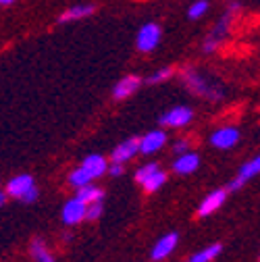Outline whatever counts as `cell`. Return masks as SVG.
<instances>
[{
	"label": "cell",
	"instance_id": "26",
	"mask_svg": "<svg viewBox=\"0 0 260 262\" xmlns=\"http://www.w3.org/2000/svg\"><path fill=\"white\" fill-rule=\"evenodd\" d=\"M38 193H40V191H38V187L34 185V187H31V189H29V191L23 195V202H34V200L38 198Z\"/></svg>",
	"mask_w": 260,
	"mask_h": 262
},
{
	"label": "cell",
	"instance_id": "16",
	"mask_svg": "<svg viewBox=\"0 0 260 262\" xmlns=\"http://www.w3.org/2000/svg\"><path fill=\"white\" fill-rule=\"evenodd\" d=\"M94 5H77V7H71V9H67L60 17H58V21L60 23H67V21H77V19H83V17H90L92 13H94Z\"/></svg>",
	"mask_w": 260,
	"mask_h": 262
},
{
	"label": "cell",
	"instance_id": "19",
	"mask_svg": "<svg viewBox=\"0 0 260 262\" xmlns=\"http://www.w3.org/2000/svg\"><path fill=\"white\" fill-rule=\"evenodd\" d=\"M92 175L83 169V167H79V169H75L71 175H69V183L73 185V187H81V185H88V183H92Z\"/></svg>",
	"mask_w": 260,
	"mask_h": 262
},
{
	"label": "cell",
	"instance_id": "30",
	"mask_svg": "<svg viewBox=\"0 0 260 262\" xmlns=\"http://www.w3.org/2000/svg\"><path fill=\"white\" fill-rule=\"evenodd\" d=\"M15 0H0V5H13Z\"/></svg>",
	"mask_w": 260,
	"mask_h": 262
},
{
	"label": "cell",
	"instance_id": "8",
	"mask_svg": "<svg viewBox=\"0 0 260 262\" xmlns=\"http://www.w3.org/2000/svg\"><path fill=\"white\" fill-rule=\"evenodd\" d=\"M167 142V136H165V131H150V134H146L142 140H140V152L142 154H154L156 150H160L162 146H165Z\"/></svg>",
	"mask_w": 260,
	"mask_h": 262
},
{
	"label": "cell",
	"instance_id": "7",
	"mask_svg": "<svg viewBox=\"0 0 260 262\" xmlns=\"http://www.w3.org/2000/svg\"><path fill=\"white\" fill-rule=\"evenodd\" d=\"M138 152H140V140L138 138H129L121 146H117L113 150V162H121V165H123V162L132 160Z\"/></svg>",
	"mask_w": 260,
	"mask_h": 262
},
{
	"label": "cell",
	"instance_id": "1",
	"mask_svg": "<svg viewBox=\"0 0 260 262\" xmlns=\"http://www.w3.org/2000/svg\"><path fill=\"white\" fill-rule=\"evenodd\" d=\"M183 83L196 94V96H204V98H212V100H216V98H221V88L212 85L210 81H206L204 75H200L196 69H185L183 71Z\"/></svg>",
	"mask_w": 260,
	"mask_h": 262
},
{
	"label": "cell",
	"instance_id": "3",
	"mask_svg": "<svg viewBox=\"0 0 260 262\" xmlns=\"http://www.w3.org/2000/svg\"><path fill=\"white\" fill-rule=\"evenodd\" d=\"M160 36H162V29H160L158 23H146V25L138 31V38H136L138 50H140V52H152V50L158 46Z\"/></svg>",
	"mask_w": 260,
	"mask_h": 262
},
{
	"label": "cell",
	"instance_id": "18",
	"mask_svg": "<svg viewBox=\"0 0 260 262\" xmlns=\"http://www.w3.org/2000/svg\"><path fill=\"white\" fill-rule=\"evenodd\" d=\"M165 181H167V175L158 169V171H156L154 175H150L142 185H144V189H146V191H150V193H152V191H156V189H160L162 185H165Z\"/></svg>",
	"mask_w": 260,
	"mask_h": 262
},
{
	"label": "cell",
	"instance_id": "15",
	"mask_svg": "<svg viewBox=\"0 0 260 262\" xmlns=\"http://www.w3.org/2000/svg\"><path fill=\"white\" fill-rule=\"evenodd\" d=\"M81 167L96 179V177H100V175L106 173V160H104L100 154H90V156L83 160Z\"/></svg>",
	"mask_w": 260,
	"mask_h": 262
},
{
	"label": "cell",
	"instance_id": "2",
	"mask_svg": "<svg viewBox=\"0 0 260 262\" xmlns=\"http://www.w3.org/2000/svg\"><path fill=\"white\" fill-rule=\"evenodd\" d=\"M231 15H233V11H227V13L214 23L212 31L208 34V38L204 40V52H214V50L223 44L227 31H229V25H231Z\"/></svg>",
	"mask_w": 260,
	"mask_h": 262
},
{
	"label": "cell",
	"instance_id": "4",
	"mask_svg": "<svg viewBox=\"0 0 260 262\" xmlns=\"http://www.w3.org/2000/svg\"><path fill=\"white\" fill-rule=\"evenodd\" d=\"M85 210H88V204L81 198H73L62 208V221L67 225H77L79 221L85 219Z\"/></svg>",
	"mask_w": 260,
	"mask_h": 262
},
{
	"label": "cell",
	"instance_id": "10",
	"mask_svg": "<svg viewBox=\"0 0 260 262\" xmlns=\"http://www.w3.org/2000/svg\"><path fill=\"white\" fill-rule=\"evenodd\" d=\"M198 165H200L198 154L185 152V154H181V156L173 162V171L179 173V175H189V173H193V171L198 169Z\"/></svg>",
	"mask_w": 260,
	"mask_h": 262
},
{
	"label": "cell",
	"instance_id": "20",
	"mask_svg": "<svg viewBox=\"0 0 260 262\" xmlns=\"http://www.w3.org/2000/svg\"><path fill=\"white\" fill-rule=\"evenodd\" d=\"M219 254H221V246H219V244H214V246H208L206 250L198 252V254L193 256L189 262H210V260H214Z\"/></svg>",
	"mask_w": 260,
	"mask_h": 262
},
{
	"label": "cell",
	"instance_id": "14",
	"mask_svg": "<svg viewBox=\"0 0 260 262\" xmlns=\"http://www.w3.org/2000/svg\"><path fill=\"white\" fill-rule=\"evenodd\" d=\"M260 173V156H256L254 160H250V162H246V165L240 169V175H237V179L229 185V189H237V187H242L248 179H252V177H256Z\"/></svg>",
	"mask_w": 260,
	"mask_h": 262
},
{
	"label": "cell",
	"instance_id": "17",
	"mask_svg": "<svg viewBox=\"0 0 260 262\" xmlns=\"http://www.w3.org/2000/svg\"><path fill=\"white\" fill-rule=\"evenodd\" d=\"M77 189H79V191H77V198H81L85 204H92V202L102 200V189H100V187H94L92 183L81 185V187H77Z\"/></svg>",
	"mask_w": 260,
	"mask_h": 262
},
{
	"label": "cell",
	"instance_id": "24",
	"mask_svg": "<svg viewBox=\"0 0 260 262\" xmlns=\"http://www.w3.org/2000/svg\"><path fill=\"white\" fill-rule=\"evenodd\" d=\"M173 75V69L171 67H165V69H160V71H156V73H152L150 75V83H160V81H165V79H169Z\"/></svg>",
	"mask_w": 260,
	"mask_h": 262
},
{
	"label": "cell",
	"instance_id": "11",
	"mask_svg": "<svg viewBox=\"0 0 260 262\" xmlns=\"http://www.w3.org/2000/svg\"><path fill=\"white\" fill-rule=\"evenodd\" d=\"M140 77H136V75H127V77H123L117 85H115V90H113V96L117 98V100H123V98H129L134 92H138V88H140Z\"/></svg>",
	"mask_w": 260,
	"mask_h": 262
},
{
	"label": "cell",
	"instance_id": "28",
	"mask_svg": "<svg viewBox=\"0 0 260 262\" xmlns=\"http://www.w3.org/2000/svg\"><path fill=\"white\" fill-rule=\"evenodd\" d=\"M185 148H187V142H177V146H175L177 152H185Z\"/></svg>",
	"mask_w": 260,
	"mask_h": 262
},
{
	"label": "cell",
	"instance_id": "13",
	"mask_svg": "<svg viewBox=\"0 0 260 262\" xmlns=\"http://www.w3.org/2000/svg\"><path fill=\"white\" fill-rule=\"evenodd\" d=\"M177 239H179L177 233H169V235H165L162 239H158L156 246H154V250H152V258H154V260H165V258L175 250Z\"/></svg>",
	"mask_w": 260,
	"mask_h": 262
},
{
	"label": "cell",
	"instance_id": "27",
	"mask_svg": "<svg viewBox=\"0 0 260 262\" xmlns=\"http://www.w3.org/2000/svg\"><path fill=\"white\" fill-rule=\"evenodd\" d=\"M109 173H111L113 177H121V175H123V165H121V162H113L111 169H109Z\"/></svg>",
	"mask_w": 260,
	"mask_h": 262
},
{
	"label": "cell",
	"instance_id": "12",
	"mask_svg": "<svg viewBox=\"0 0 260 262\" xmlns=\"http://www.w3.org/2000/svg\"><path fill=\"white\" fill-rule=\"evenodd\" d=\"M31 187H34V179H31L29 175H17L15 179H11V181H9L7 191L13 195V198L23 200V195H25Z\"/></svg>",
	"mask_w": 260,
	"mask_h": 262
},
{
	"label": "cell",
	"instance_id": "9",
	"mask_svg": "<svg viewBox=\"0 0 260 262\" xmlns=\"http://www.w3.org/2000/svg\"><path fill=\"white\" fill-rule=\"evenodd\" d=\"M225 198H227V191L225 189H216V191H212V193H208L206 198L202 200V204H200V208H198V214L200 216H206V214H212L214 210H219L221 206H223V202H225Z\"/></svg>",
	"mask_w": 260,
	"mask_h": 262
},
{
	"label": "cell",
	"instance_id": "5",
	"mask_svg": "<svg viewBox=\"0 0 260 262\" xmlns=\"http://www.w3.org/2000/svg\"><path fill=\"white\" fill-rule=\"evenodd\" d=\"M191 117H193L191 108H187V106H175V108H171L169 113H165V115L160 117V125L183 127V125H187L191 121Z\"/></svg>",
	"mask_w": 260,
	"mask_h": 262
},
{
	"label": "cell",
	"instance_id": "21",
	"mask_svg": "<svg viewBox=\"0 0 260 262\" xmlns=\"http://www.w3.org/2000/svg\"><path fill=\"white\" fill-rule=\"evenodd\" d=\"M31 254H34V258L38 260V262H54V258L48 254V250L44 248V244L42 242H34V246H31Z\"/></svg>",
	"mask_w": 260,
	"mask_h": 262
},
{
	"label": "cell",
	"instance_id": "22",
	"mask_svg": "<svg viewBox=\"0 0 260 262\" xmlns=\"http://www.w3.org/2000/svg\"><path fill=\"white\" fill-rule=\"evenodd\" d=\"M206 11H208V3H206V0H198V3H193V5L189 7L187 17H189V19H200Z\"/></svg>",
	"mask_w": 260,
	"mask_h": 262
},
{
	"label": "cell",
	"instance_id": "6",
	"mask_svg": "<svg viewBox=\"0 0 260 262\" xmlns=\"http://www.w3.org/2000/svg\"><path fill=\"white\" fill-rule=\"evenodd\" d=\"M237 140H240V131L235 127H221L210 136V142L216 148H231L237 144Z\"/></svg>",
	"mask_w": 260,
	"mask_h": 262
},
{
	"label": "cell",
	"instance_id": "23",
	"mask_svg": "<svg viewBox=\"0 0 260 262\" xmlns=\"http://www.w3.org/2000/svg\"><path fill=\"white\" fill-rule=\"evenodd\" d=\"M158 171V165L156 162H148V165H144V167H140V171L136 173V179H138V183H144L150 175H154Z\"/></svg>",
	"mask_w": 260,
	"mask_h": 262
},
{
	"label": "cell",
	"instance_id": "25",
	"mask_svg": "<svg viewBox=\"0 0 260 262\" xmlns=\"http://www.w3.org/2000/svg\"><path fill=\"white\" fill-rule=\"evenodd\" d=\"M100 212H102V200H98V202H92V204H88L85 219L94 221V219H98V216H100Z\"/></svg>",
	"mask_w": 260,
	"mask_h": 262
},
{
	"label": "cell",
	"instance_id": "29",
	"mask_svg": "<svg viewBox=\"0 0 260 262\" xmlns=\"http://www.w3.org/2000/svg\"><path fill=\"white\" fill-rule=\"evenodd\" d=\"M5 200H7V193H3V191H0V206L5 204Z\"/></svg>",
	"mask_w": 260,
	"mask_h": 262
}]
</instances>
